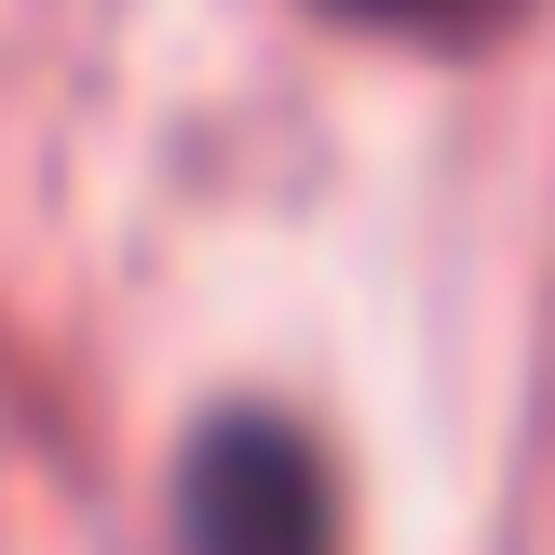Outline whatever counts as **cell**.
Listing matches in <instances>:
<instances>
[{
	"instance_id": "cell-2",
	"label": "cell",
	"mask_w": 555,
	"mask_h": 555,
	"mask_svg": "<svg viewBox=\"0 0 555 555\" xmlns=\"http://www.w3.org/2000/svg\"><path fill=\"white\" fill-rule=\"evenodd\" d=\"M325 14H352V27H393V41H488V27H515L529 0H325Z\"/></svg>"
},
{
	"instance_id": "cell-1",
	"label": "cell",
	"mask_w": 555,
	"mask_h": 555,
	"mask_svg": "<svg viewBox=\"0 0 555 555\" xmlns=\"http://www.w3.org/2000/svg\"><path fill=\"white\" fill-rule=\"evenodd\" d=\"M190 555H339V475L285 406H204L177 448Z\"/></svg>"
}]
</instances>
